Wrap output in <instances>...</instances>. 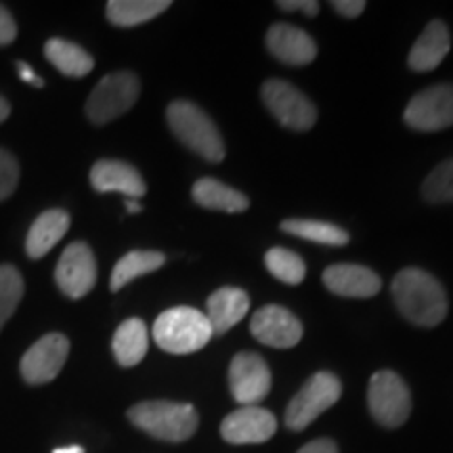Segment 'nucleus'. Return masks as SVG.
Wrapping results in <instances>:
<instances>
[{
	"label": "nucleus",
	"mask_w": 453,
	"mask_h": 453,
	"mask_svg": "<svg viewBox=\"0 0 453 453\" xmlns=\"http://www.w3.org/2000/svg\"><path fill=\"white\" fill-rule=\"evenodd\" d=\"M298 453H338V447L330 439H317L311 441L309 445H304Z\"/></svg>",
	"instance_id": "obj_35"
},
{
	"label": "nucleus",
	"mask_w": 453,
	"mask_h": 453,
	"mask_svg": "<svg viewBox=\"0 0 453 453\" xmlns=\"http://www.w3.org/2000/svg\"><path fill=\"white\" fill-rule=\"evenodd\" d=\"M277 420L269 410L258 405L240 407L220 424V437L231 445L265 443L275 434Z\"/></svg>",
	"instance_id": "obj_13"
},
{
	"label": "nucleus",
	"mask_w": 453,
	"mask_h": 453,
	"mask_svg": "<svg viewBox=\"0 0 453 453\" xmlns=\"http://www.w3.org/2000/svg\"><path fill=\"white\" fill-rule=\"evenodd\" d=\"M166 263V257L157 250H133L127 257H122L111 271L110 288L113 292L122 290L127 283L137 280L141 275L154 273Z\"/></svg>",
	"instance_id": "obj_25"
},
{
	"label": "nucleus",
	"mask_w": 453,
	"mask_h": 453,
	"mask_svg": "<svg viewBox=\"0 0 453 453\" xmlns=\"http://www.w3.org/2000/svg\"><path fill=\"white\" fill-rule=\"evenodd\" d=\"M55 281L67 298H84L97 283V260L84 242H73L61 254Z\"/></svg>",
	"instance_id": "obj_10"
},
{
	"label": "nucleus",
	"mask_w": 453,
	"mask_h": 453,
	"mask_svg": "<svg viewBox=\"0 0 453 453\" xmlns=\"http://www.w3.org/2000/svg\"><path fill=\"white\" fill-rule=\"evenodd\" d=\"M451 49V34L445 21L434 19L424 27L407 57V64L413 72H433L441 65Z\"/></svg>",
	"instance_id": "obj_18"
},
{
	"label": "nucleus",
	"mask_w": 453,
	"mask_h": 453,
	"mask_svg": "<svg viewBox=\"0 0 453 453\" xmlns=\"http://www.w3.org/2000/svg\"><path fill=\"white\" fill-rule=\"evenodd\" d=\"M24 296V280L13 265H0V330L17 311Z\"/></svg>",
	"instance_id": "obj_28"
},
{
	"label": "nucleus",
	"mask_w": 453,
	"mask_h": 453,
	"mask_svg": "<svg viewBox=\"0 0 453 453\" xmlns=\"http://www.w3.org/2000/svg\"><path fill=\"white\" fill-rule=\"evenodd\" d=\"M367 405L373 420L387 428H399L411 413V395L399 373L376 372L367 388Z\"/></svg>",
	"instance_id": "obj_6"
},
{
	"label": "nucleus",
	"mask_w": 453,
	"mask_h": 453,
	"mask_svg": "<svg viewBox=\"0 0 453 453\" xmlns=\"http://www.w3.org/2000/svg\"><path fill=\"white\" fill-rule=\"evenodd\" d=\"M127 211H128L130 214H137V212L143 211V208H141L139 200H127Z\"/></svg>",
	"instance_id": "obj_38"
},
{
	"label": "nucleus",
	"mask_w": 453,
	"mask_h": 453,
	"mask_svg": "<svg viewBox=\"0 0 453 453\" xmlns=\"http://www.w3.org/2000/svg\"><path fill=\"white\" fill-rule=\"evenodd\" d=\"M194 200L200 206L208 208V211H219V212H246L250 206V200L242 194V191L234 189V187L220 183L217 179H200L194 185L191 191Z\"/></svg>",
	"instance_id": "obj_22"
},
{
	"label": "nucleus",
	"mask_w": 453,
	"mask_h": 453,
	"mask_svg": "<svg viewBox=\"0 0 453 453\" xmlns=\"http://www.w3.org/2000/svg\"><path fill=\"white\" fill-rule=\"evenodd\" d=\"M70 229V214L65 211H47L41 217L34 220V225L27 231L26 240V252L30 258H42L44 254H49L57 243L61 242V237Z\"/></svg>",
	"instance_id": "obj_20"
},
{
	"label": "nucleus",
	"mask_w": 453,
	"mask_h": 453,
	"mask_svg": "<svg viewBox=\"0 0 453 453\" xmlns=\"http://www.w3.org/2000/svg\"><path fill=\"white\" fill-rule=\"evenodd\" d=\"M19 185V164L7 150H0V200H7Z\"/></svg>",
	"instance_id": "obj_30"
},
{
	"label": "nucleus",
	"mask_w": 453,
	"mask_h": 453,
	"mask_svg": "<svg viewBox=\"0 0 453 453\" xmlns=\"http://www.w3.org/2000/svg\"><path fill=\"white\" fill-rule=\"evenodd\" d=\"M342 395V384L334 373L319 372L311 376L298 390L286 410V426L290 430H304L326 410L336 403Z\"/></svg>",
	"instance_id": "obj_7"
},
{
	"label": "nucleus",
	"mask_w": 453,
	"mask_h": 453,
	"mask_svg": "<svg viewBox=\"0 0 453 453\" xmlns=\"http://www.w3.org/2000/svg\"><path fill=\"white\" fill-rule=\"evenodd\" d=\"M147 347H150V334H147V326L143 319H127L120 324L116 334H113V355L116 361L122 367H133L143 361L147 355Z\"/></svg>",
	"instance_id": "obj_21"
},
{
	"label": "nucleus",
	"mask_w": 453,
	"mask_h": 453,
	"mask_svg": "<svg viewBox=\"0 0 453 453\" xmlns=\"http://www.w3.org/2000/svg\"><path fill=\"white\" fill-rule=\"evenodd\" d=\"M393 298L401 315L418 327H437L449 311L443 283L418 267H407L396 273Z\"/></svg>",
	"instance_id": "obj_1"
},
{
	"label": "nucleus",
	"mask_w": 453,
	"mask_h": 453,
	"mask_svg": "<svg viewBox=\"0 0 453 453\" xmlns=\"http://www.w3.org/2000/svg\"><path fill=\"white\" fill-rule=\"evenodd\" d=\"M277 7L281 11H303L309 17H315L319 13V3H315V0H280Z\"/></svg>",
	"instance_id": "obj_33"
},
{
	"label": "nucleus",
	"mask_w": 453,
	"mask_h": 453,
	"mask_svg": "<svg viewBox=\"0 0 453 453\" xmlns=\"http://www.w3.org/2000/svg\"><path fill=\"white\" fill-rule=\"evenodd\" d=\"M332 7L338 15L349 17V19H355V17H359L361 13H364L367 4L364 3V0H334Z\"/></svg>",
	"instance_id": "obj_32"
},
{
	"label": "nucleus",
	"mask_w": 453,
	"mask_h": 453,
	"mask_svg": "<svg viewBox=\"0 0 453 453\" xmlns=\"http://www.w3.org/2000/svg\"><path fill=\"white\" fill-rule=\"evenodd\" d=\"M283 234H290L303 240L324 243V246H347L349 234L340 226L332 223H324V220L313 219H288L281 223Z\"/></svg>",
	"instance_id": "obj_26"
},
{
	"label": "nucleus",
	"mask_w": 453,
	"mask_h": 453,
	"mask_svg": "<svg viewBox=\"0 0 453 453\" xmlns=\"http://www.w3.org/2000/svg\"><path fill=\"white\" fill-rule=\"evenodd\" d=\"M141 82L133 72H113L101 78L87 101V116L93 124H107L137 104Z\"/></svg>",
	"instance_id": "obj_5"
},
{
	"label": "nucleus",
	"mask_w": 453,
	"mask_h": 453,
	"mask_svg": "<svg viewBox=\"0 0 453 453\" xmlns=\"http://www.w3.org/2000/svg\"><path fill=\"white\" fill-rule=\"evenodd\" d=\"M9 113H11V105H9V101L4 99L3 95H0V122L7 120Z\"/></svg>",
	"instance_id": "obj_36"
},
{
	"label": "nucleus",
	"mask_w": 453,
	"mask_h": 453,
	"mask_svg": "<svg viewBox=\"0 0 453 453\" xmlns=\"http://www.w3.org/2000/svg\"><path fill=\"white\" fill-rule=\"evenodd\" d=\"M424 200L430 203H451L453 202V157L441 162L428 174L422 185Z\"/></svg>",
	"instance_id": "obj_29"
},
{
	"label": "nucleus",
	"mask_w": 453,
	"mask_h": 453,
	"mask_svg": "<svg viewBox=\"0 0 453 453\" xmlns=\"http://www.w3.org/2000/svg\"><path fill=\"white\" fill-rule=\"evenodd\" d=\"M17 73H19V78L24 82H27V84H32V87H36V88H42L44 87V81L41 76H38L36 72L32 70L30 65L26 64V61H17Z\"/></svg>",
	"instance_id": "obj_34"
},
{
	"label": "nucleus",
	"mask_w": 453,
	"mask_h": 453,
	"mask_svg": "<svg viewBox=\"0 0 453 453\" xmlns=\"http://www.w3.org/2000/svg\"><path fill=\"white\" fill-rule=\"evenodd\" d=\"M90 185L99 194H122L127 200H139L147 191L139 170L122 160H99L90 170Z\"/></svg>",
	"instance_id": "obj_15"
},
{
	"label": "nucleus",
	"mask_w": 453,
	"mask_h": 453,
	"mask_svg": "<svg viewBox=\"0 0 453 453\" xmlns=\"http://www.w3.org/2000/svg\"><path fill=\"white\" fill-rule=\"evenodd\" d=\"M168 127L180 143L208 162L225 160V143L217 124L191 101H173L166 110Z\"/></svg>",
	"instance_id": "obj_2"
},
{
	"label": "nucleus",
	"mask_w": 453,
	"mask_h": 453,
	"mask_svg": "<svg viewBox=\"0 0 453 453\" xmlns=\"http://www.w3.org/2000/svg\"><path fill=\"white\" fill-rule=\"evenodd\" d=\"M67 355H70V340L64 334H47L27 349L21 359V376L27 384L55 380L67 361Z\"/></svg>",
	"instance_id": "obj_12"
},
{
	"label": "nucleus",
	"mask_w": 453,
	"mask_h": 453,
	"mask_svg": "<svg viewBox=\"0 0 453 453\" xmlns=\"http://www.w3.org/2000/svg\"><path fill=\"white\" fill-rule=\"evenodd\" d=\"M260 93H263V101L271 116L281 127L298 130V133L313 128L317 122V107L294 84L286 81H267Z\"/></svg>",
	"instance_id": "obj_8"
},
{
	"label": "nucleus",
	"mask_w": 453,
	"mask_h": 453,
	"mask_svg": "<svg viewBox=\"0 0 453 453\" xmlns=\"http://www.w3.org/2000/svg\"><path fill=\"white\" fill-rule=\"evenodd\" d=\"M128 420L154 439L180 443V441L194 437L200 418H197L194 405L170 403V401H143V403L130 407Z\"/></svg>",
	"instance_id": "obj_4"
},
{
	"label": "nucleus",
	"mask_w": 453,
	"mask_h": 453,
	"mask_svg": "<svg viewBox=\"0 0 453 453\" xmlns=\"http://www.w3.org/2000/svg\"><path fill=\"white\" fill-rule=\"evenodd\" d=\"M250 332L260 344L273 349H292L303 338V324L288 309L269 304L252 315Z\"/></svg>",
	"instance_id": "obj_14"
},
{
	"label": "nucleus",
	"mask_w": 453,
	"mask_h": 453,
	"mask_svg": "<svg viewBox=\"0 0 453 453\" xmlns=\"http://www.w3.org/2000/svg\"><path fill=\"white\" fill-rule=\"evenodd\" d=\"M265 265H267L271 275L283 283H290V286H298L307 275L304 260L288 248H271L265 257Z\"/></svg>",
	"instance_id": "obj_27"
},
{
	"label": "nucleus",
	"mask_w": 453,
	"mask_h": 453,
	"mask_svg": "<svg viewBox=\"0 0 453 453\" xmlns=\"http://www.w3.org/2000/svg\"><path fill=\"white\" fill-rule=\"evenodd\" d=\"M229 388L240 407L258 405L271 388L267 361L250 350L235 355L229 365Z\"/></svg>",
	"instance_id": "obj_11"
},
{
	"label": "nucleus",
	"mask_w": 453,
	"mask_h": 453,
	"mask_svg": "<svg viewBox=\"0 0 453 453\" xmlns=\"http://www.w3.org/2000/svg\"><path fill=\"white\" fill-rule=\"evenodd\" d=\"M17 36V26L13 15L7 9L0 7V47H7L15 41Z\"/></svg>",
	"instance_id": "obj_31"
},
{
	"label": "nucleus",
	"mask_w": 453,
	"mask_h": 453,
	"mask_svg": "<svg viewBox=\"0 0 453 453\" xmlns=\"http://www.w3.org/2000/svg\"><path fill=\"white\" fill-rule=\"evenodd\" d=\"M44 55L59 70L64 76L70 78H82L87 73L93 72L95 59L87 53L82 47L73 44L64 38H50L44 44Z\"/></svg>",
	"instance_id": "obj_23"
},
{
	"label": "nucleus",
	"mask_w": 453,
	"mask_h": 453,
	"mask_svg": "<svg viewBox=\"0 0 453 453\" xmlns=\"http://www.w3.org/2000/svg\"><path fill=\"white\" fill-rule=\"evenodd\" d=\"M168 7V0H111L107 3V19L118 27H134L162 15Z\"/></svg>",
	"instance_id": "obj_24"
},
{
	"label": "nucleus",
	"mask_w": 453,
	"mask_h": 453,
	"mask_svg": "<svg viewBox=\"0 0 453 453\" xmlns=\"http://www.w3.org/2000/svg\"><path fill=\"white\" fill-rule=\"evenodd\" d=\"M250 309V298L240 288H220L211 294L206 303V317L211 321L212 334H225L246 317Z\"/></svg>",
	"instance_id": "obj_19"
},
{
	"label": "nucleus",
	"mask_w": 453,
	"mask_h": 453,
	"mask_svg": "<svg viewBox=\"0 0 453 453\" xmlns=\"http://www.w3.org/2000/svg\"><path fill=\"white\" fill-rule=\"evenodd\" d=\"M403 120L420 133H439L453 127V84L441 82L413 95L403 111Z\"/></svg>",
	"instance_id": "obj_9"
},
{
	"label": "nucleus",
	"mask_w": 453,
	"mask_h": 453,
	"mask_svg": "<svg viewBox=\"0 0 453 453\" xmlns=\"http://www.w3.org/2000/svg\"><path fill=\"white\" fill-rule=\"evenodd\" d=\"M326 288L344 298H372L380 292L382 280L364 265H332L324 271Z\"/></svg>",
	"instance_id": "obj_17"
},
{
	"label": "nucleus",
	"mask_w": 453,
	"mask_h": 453,
	"mask_svg": "<svg viewBox=\"0 0 453 453\" xmlns=\"http://www.w3.org/2000/svg\"><path fill=\"white\" fill-rule=\"evenodd\" d=\"M269 53L286 65H309L317 57V44L307 32L290 24H275L267 32Z\"/></svg>",
	"instance_id": "obj_16"
},
{
	"label": "nucleus",
	"mask_w": 453,
	"mask_h": 453,
	"mask_svg": "<svg viewBox=\"0 0 453 453\" xmlns=\"http://www.w3.org/2000/svg\"><path fill=\"white\" fill-rule=\"evenodd\" d=\"M214 336L206 313L191 307L164 311L154 324L156 344L173 355H189L206 347Z\"/></svg>",
	"instance_id": "obj_3"
},
{
	"label": "nucleus",
	"mask_w": 453,
	"mask_h": 453,
	"mask_svg": "<svg viewBox=\"0 0 453 453\" xmlns=\"http://www.w3.org/2000/svg\"><path fill=\"white\" fill-rule=\"evenodd\" d=\"M53 453H84V449L81 445H67V447H59Z\"/></svg>",
	"instance_id": "obj_37"
}]
</instances>
